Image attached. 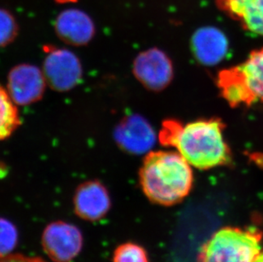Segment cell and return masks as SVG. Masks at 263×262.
<instances>
[{
  "label": "cell",
  "mask_w": 263,
  "mask_h": 262,
  "mask_svg": "<svg viewBox=\"0 0 263 262\" xmlns=\"http://www.w3.org/2000/svg\"><path fill=\"white\" fill-rule=\"evenodd\" d=\"M223 129V123L218 119H200L186 124L167 120L163 124L159 140L162 145L176 148L190 165L209 170L231 161Z\"/></svg>",
  "instance_id": "6da1fadb"
},
{
  "label": "cell",
  "mask_w": 263,
  "mask_h": 262,
  "mask_svg": "<svg viewBox=\"0 0 263 262\" xmlns=\"http://www.w3.org/2000/svg\"><path fill=\"white\" fill-rule=\"evenodd\" d=\"M142 192L152 203L172 206L189 195L194 176L191 165L178 152H151L139 172Z\"/></svg>",
  "instance_id": "7a4b0ae2"
},
{
  "label": "cell",
  "mask_w": 263,
  "mask_h": 262,
  "mask_svg": "<svg viewBox=\"0 0 263 262\" xmlns=\"http://www.w3.org/2000/svg\"><path fill=\"white\" fill-rule=\"evenodd\" d=\"M261 242L258 231L221 228L202 247L199 262H256L261 254Z\"/></svg>",
  "instance_id": "3957f363"
},
{
  "label": "cell",
  "mask_w": 263,
  "mask_h": 262,
  "mask_svg": "<svg viewBox=\"0 0 263 262\" xmlns=\"http://www.w3.org/2000/svg\"><path fill=\"white\" fill-rule=\"evenodd\" d=\"M43 250L54 262H71L80 255L84 245L82 233L76 226L63 220L48 224L41 237Z\"/></svg>",
  "instance_id": "277c9868"
},
{
  "label": "cell",
  "mask_w": 263,
  "mask_h": 262,
  "mask_svg": "<svg viewBox=\"0 0 263 262\" xmlns=\"http://www.w3.org/2000/svg\"><path fill=\"white\" fill-rule=\"evenodd\" d=\"M137 79L148 89L161 90L173 78V66L169 57L158 49L146 50L135 62Z\"/></svg>",
  "instance_id": "5b68a950"
},
{
  "label": "cell",
  "mask_w": 263,
  "mask_h": 262,
  "mask_svg": "<svg viewBox=\"0 0 263 262\" xmlns=\"http://www.w3.org/2000/svg\"><path fill=\"white\" fill-rule=\"evenodd\" d=\"M112 206L107 188L97 181H86L77 188L73 197L75 215L87 221H98Z\"/></svg>",
  "instance_id": "8992f818"
},
{
  "label": "cell",
  "mask_w": 263,
  "mask_h": 262,
  "mask_svg": "<svg viewBox=\"0 0 263 262\" xmlns=\"http://www.w3.org/2000/svg\"><path fill=\"white\" fill-rule=\"evenodd\" d=\"M191 46L199 62L212 66L221 62L226 57L229 41L221 30L216 27H202L193 35Z\"/></svg>",
  "instance_id": "52a82bcc"
},
{
  "label": "cell",
  "mask_w": 263,
  "mask_h": 262,
  "mask_svg": "<svg viewBox=\"0 0 263 262\" xmlns=\"http://www.w3.org/2000/svg\"><path fill=\"white\" fill-rule=\"evenodd\" d=\"M231 69L243 87L248 106L263 102V49L253 50L242 64Z\"/></svg>",
  "instance_id": "ba28073f"
},
{
  "label": "cell",
  "mask_w": 263,
  "mask_h": 262,
  "mask_svg": "<svg viewBox=\"0 0 263 262\" xmlns=\"http://www.w3.org/2000/svg\"><path fill=\"white\" fill-rule=\"evenodd\" d=\"M217 6L243 29L263 37V0H216Z\"/></svg>",
  "instance_id": "9c48e42d"
},
{
  "label": "cell",
  "mask_w": 263,
  "mask_h": 262,
  "mask_svg": "<svg viewBox=\"0 0 263 262\" xmlns=\"http://www.w3.org/2000/svg\"><path fill=\"white\" fill-rule=\"evenodd\" d=\"M9 89L10 97L15 103L27 104L40 97L44 89V79L37 68L23 66L10 73Z\"/></svg>",
  "instance_id": "30bf717a"
},
{
  "label": "cell",
  "mask_w": 263,
  "mask_h": 262,
  "mask_svg": "<svg viewBox=\"0 0 263 262\" xmlns=\"http://www.w3.org/2000/svg\"><path fill=\"white\" fill-rule=\"evenodd\" d=\"M118 139L124 148L135 154H142L153 146L155 134L144 119L133 116L122 124Z\"/></svg>",
  "instance_id": "8fae6325"
},
{
  "label": "cell",
  "mask_w": 263,
  "mask_h": 262,
  "mask_svg": "<svg viewBox=\"0 0 263 262\" xmlns=\"http://www.w3.org/2000/svg\"><path fill=\"white\" fill-rule=\"evenodd\" d=\"M46 76L53 86L67 89L80 78V65L73 54L67 51H58L50 54L45 64Z\"/></svg>",
  "instance_id": "7c38bea8"
},
{
  "label": "cell",
  "mask_w": 263,
  "mask_h": 262,
  "mask_svg": "<svg viewBox=\"0 0 263 262\" xmlns=\"http://www.w3.org/2000/svg\"><path fill=\"white\" fill-rule=\"evenodd\" d=\"M55 28L61 37L69 42H87L94 33V24L87 14L76 9L64 10L60 14Z\"/></svg>",
  "instance_id": "4fadbf2b"
},
{
  "label": "cell",
  "mask_w": 263,
  "mask_h": 262,
  "mask_svg": "<svg viewBox=\"0 0 263 262\" xmlns=\"http://www.w3.org/2000/svg\"><path fill=\"white\" fill-rule=\"evenodd\" d=\"M20 125V116L10 93L0 85V141L10 137Z\"/></svg>",
  "instance_id": "5bb4252c"
},
{
  "label": "cell",
  "mask_w": 263,
  "mask_h": 262,
  "mask_svg": "<svg viewBox=\"0 0 263 262\" xmlns=\"http://www.w3.org/2000/svg\"><path fill=\"white\" fill-rule=\"evenodd\" d=\"M112 260V262H149L144 248L132 242L119 245L115 249Z\"/></svg>",
  "instance_id": "9a60e30c"
},
{
  "label": "cell",
  "mask_w": 263,
  "mask_h": 262,
  "mask_svg": "<svg viewBox=\"0 0 263 262\" xmlns=\"http://www.w3.org/2000/svg\"><path fill=\"white\" fill-rule=\"evenodd\" d=\"M18 230L10 220L0 217V256L11 254L18 242Z\"/></svg>",
  "instance_id": "2e32d148"
},
{
  "label": "cell",
  "mask_w": 263,
  "mask_h": 262,
  "mask_svg": "<svg viewBox=\"0 0 263 262\" xmlns=\"http://www.w3.org/2000/svg\"><path fill=\"white\" fill-rule=\"evenodd\" d=\"M16 32V23L13 15L0 8V46L12 40Z\"/></svg>",
  "instance_id": "e0dca14e"
},
{
  "label": "cell",
  "mask_w": 263,
  "mask_h": 262,
  "mask_svg": "<svg viewBox=\"0 0 263 262\" xmlns=\"http://www.w3.org/2000/svg\"><path fill=\"white\" fill-rule=\"evenodd\" d=\"M0 262H47L42 258L27 256L22 254H9L0 256Z\"/></svg>",
  "instance_id": "ac0fdd59"
},
{
  "label": "cell",
  "mask_w": 263,
  "mask_h": 262,
  "mask_svg": "<svg viewBox=\"0 0 263 262\" xmlns=\"http://www.w3.org/2000/svg\"><path fill=\"white\" fill-rule=\"evenodd\" d=\"M55 1L58 3H60V4H67V3L76 2L77 0H55Z\"/></svg>",
  "instance_id": "d6986e66"
},
{
  "label": "cell",
  "mask_w": 263,
  "mask_h": 262,
  "mask_svg": "<svg viewBox=\"0 0 263 262\" xmlns=\"http://www.w3.org/2000/svg\"><path fill=\"white\" fill-rule=\"evenodd\" d=\"M256 262H263V253H261V255H259V257L257 258Z\"/></svg>",
  "instance_id": "ffe728a7"
}]
</instances>
